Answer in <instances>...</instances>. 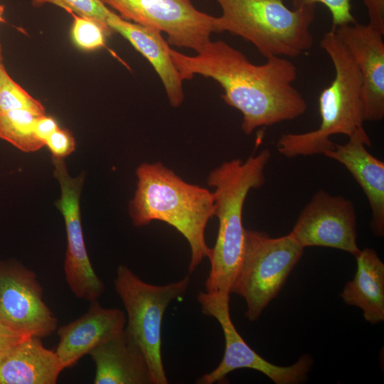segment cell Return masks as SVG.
<instances>
[{"label": "cell", "instance_id": "24", "mask_svg": "<svg viewBox=\"0 0 384 384\" xmlns=\"http://www.w3.org/2000/svg\"><path fill=\"white\" fill-rule=\"evenodd\" d=\"M321 4L329 11L332 28L356 23L352 14L351 0H292L293 8Z\"/></svg>", "mask_w": 384, "mask_h": 384}, {"label": "cell", "instance_id": "15", "mask_svg": "<svg viewBox=\"0 0 384 384\" xmlns=\"http://www.w3.org/2000/svg\"><path fill=\"white\" fill-rule=\"evenodd\" d=\"M87 311L57 330L55 351L63 367L70 368L94 348L122 331L125 314L119 309L105 308L98 299L90 302Z\"/></svg>", "mask_w": 384, "mask_h": 384}, {"label": "cell", "instance_id": "13", "mask_svg": "<svg viewBox=\"0 0 384 384\" xmlns=\"http://www.w3.org/2000/svg\"><path fill=\"white\" fill-rule=\"evenodd\" d=\"M359 70L365 121L384 117V41L380 31L358 23L332 28Z\"/></svg>", "mask_w": 384, "mask_h": 384}, {"label": "cell", "instance_id": "6", "mask_svg": "<svg viewBox=\"0 0 384 384\" xmlns=\"http://www.w3.org/2000/svg\"><path fill=\"white\" fill-rule=\"evenodd\" d=\"M189 282L188 275L170 284L154 285L124 265L117 269L114 284L127 313L124 330L142 351L154 384L169 383L161 351L162 320L169 304L186 292Z\"/></svg>", "mask_w": 384, "mask_h": 384}, {"label": "cell", "instance_id": "18", "mask_svg": "<svg viewBox=\"0 0 384 384\" xmlns=\"http://www.w3.org/2000/svg\"><path fill=\"white\" fill-rule=\"evenodd\" d=\"M63 369L41 338L26 336L0 363V384H55Z\"/></svg>", "mask_w": 384, "mask_h": 384}, {"label": "cell", "instance_id": "30", "mask_svg": "<svg viewBox=\"0 0 384 384\" xmlns=\"http://www.w3.org/2000/svg\"><path fill=\"white\" fill-rule=\"evenodd\" d=\"M3 63V52H2V46L0 43V64Z\"/></svg>", "mask_w": 384, "mask_h": 384}, {"label": "cell", "instance_id": "4", "mask_svg": "<svg viewBox=\"0 0 384 384\" xmlns=\"http://www.w3.org/2000/svg\"><path fill=\"white\" fill-rule=\"evenodd\" d=\"M320 45L333 63L334 78L319 97V127L304 133L284 134L279 138L277 151L287 158L324 154L334 148L331 137H350L364 128L362 80L358 66L333 29L324 33Z\"/></svg>", "mask_w": 384, "mask_h": 384}, {"label": "cell", "instance_id": "27", "mask_svg": "<svg viewBox=\"0 0 384 384\" xmlns=\"http://www.w3.org/2000/svg\"><path fill=\"white\" fill-rule=\"evenodd\" d=\"M23 338V336L14 332L0 321V363Z\"/></svg>", "mask_w": 384, "mask_h": 384}, {"label": "cell", "instance_id": "23", "mask_svg": "<svg viewBox=\"0 0 384 384\" xmlns=\"http://www.w3.org/2000/svg\"><path fill=\"white\" fill-rule=\"evenodd\" d=\"M70 14L73 16L71 37L76 46L85 50L105 46V39L109 36L100 25L92 19Z\"/></svg>", "mask_w": 384, "mask_h": 384}, {"label": "cell", "instance_id": "3", "mask_svg": "<svg viewBox=\"0 0 384 384\" xmlns=\"http://www.w3.org/2000/svg\"><path fill=\"white\" fill-rule=\"evenodd\" d=\"M270 156V150L265 149L245 161H225L208 176V185L214 188V216L218 219L217 239L208 257L210 270L205 282L208 293L231 294L244 252V203L251 189L264 185Z\"/></svg>", "mask_w": 384, "mask_h": 384}, {"label": "cell", "instance_id": "7", "mask_svg": "<svg viewBox=\"0 0 384 384\" xmlns=\"http://www.w3.org/2000/svg\"><path fill=\"white\" fill-rule=\"evenodd\" d=\"M304 249L290 233L271 238L245 229L243 256L231 293L245 300L249 321L257 320L277 295Z\"/></svg>", "mask_w": 384, "mask_h": 384}, {"label": "cell", "instance_id": "20", "mask_svg": "<svg viewBox=\"0 0 384 384\" xmlns=\"http://www.w3.org/2000/svg\"><path fill=\"white\" fill-rule=\"evenodd\" d=\"M40 115L23 109L0 112V138L25 152L38 150L45 145L34 132Z\"/></svg>", "mask_w": 384, "mask_h": 384}, {"label": "cell", "instance_id": "5", "mask_svg": "<svg viewBox=\"0 0 384 384\" xmlns=\"http://www.w3.org/2000/svg\"><path fill=\"white\" fill-rule=\"evenodd\" d=\"M222 14L216 32L227 31L251 43L265 58H295L314 43L311 26L316 5L289 9L286 0H215Z\"/></svg>", "mask_w": 384, "mask_h": 384}, {"label": "cell", "instance_id": "9", "mask_svg": "<svg viewBox=\"0 0 384 384\" xmlns=\"http://www.w3.org/2000/svg\"><path fill=\"white\" fill-rule=\"evenodd\" d=\"M197 299L203 314L215 318L220 324L225 343L220 363L214 370L200 377L197 383L223 381L228 373L241 368L258 370L276 384H297L306 380L313 363L309 356H302L293 365L279 366L264 359L245 343L230 318V295L200 292Z\"/></svg>", "mask_w": 384, "mask_h": 384}, {"label": "cell", "instance_id": "26", "mask_svg": "<svg viewBox=\"0 0 384 384\" xmlns=\"http://www.w3.org/2000/svg\"><path fill=\"white\" fill-rule=\"evenodd\" d=\"M368 11V24L384 34V0H362Z\"/></svg>", "mask_w": 384, "mask_h": 384}, {"label": "cell", "instance_id": "16", "mask_svg": "<svg viewBox=\"0 0 384 384\" xmlns=\"http://www.w3.org/2000/svg\"><path fill=\"white\" fill-rule=\"evenodd\" d=\"M88 355L95 365V384H154L142 351L124 329Z\"/></svg>", "mask_w": 384, "mask_h": 384}, {"label": "cell", "instance_id": "29", "mask_svg": "<svg viewBox=\"0 0 384 384\" xmlns=\"http://www.w3.org/2000/svg\"><path fill=\"white\" fill-rule=\"evenodd\" d=\"M4 6L0 1V23H4L6 21L4 17Z\"/></svg>", "mask_w": 384, "mask_h": 384}, {"label": "cell", "instance_id": "8", "mask_svg": "<svg viewBox=\"0 0 384 384\" xmlns=\"http://www.w3.org/2000/svg\"><path fill=\"white\" fill-rule=\"evenodd\" d=\"M124 20L164 32L169 44L199 52L216 32L215 17L190 0H100Z\"/></svg>", "mask_w": 384, "mask_h": 384}, {"label": "cell", "instance_id": "19", "mask_svg": "<svg viewBox=\"0 0 384 384\" xmlns=\"http://www.w3.org/2000/svg\"><path fill=\"white\" fill-rule=\"evenodd\" d=\"M356 259L354 278L345 285L341 297L345 304L359 307L364 319L375 324L384 320V264L369 247Z\"/></svg>", "mask_w": 384, "mask_h": 384}, {"label": "cell", "instance_id": "11", "mask_svg": "<svg viewBox=\"0 0 384 384\" xmlns=\"http://www.w3.org/2000/svg\"><path fill=\"white\" fill-rule=\"evenodd\" d=\"M53 160L54 175L61 188L60 198L55 205L64 218L67 235L65 281L77 298L91 302L102 295L105 284L91 265L84 241L80 210L83 176L70 177L63 159L53 157Z\"/></svg>", "mask_w": 384, "mask_h": 384}, {"label": "cell", "instance_id": "21", "mask_svg": "<svg viewBox=\"0 0 384 384\" xmlns=\"http://www.w3.org/2000/svg\"><path fill=\"white\" fill-rule=\"evenodd\" d=\"M28 110L38 114H46L43 104L30 95L16 83L0 64V112L14 110Z\"/></svg>", "mask_w": 384, "mask_h": 384}, {"label": "cell", "instance_id": "14", "mask_svg": "<svg viewBox=\"0 0 384 384\" xmlns=\"http://www.w3.org/2000/svg\"><path fill=\"white\" fill-rule=\"evenodd\" d=\"M371 141L365 128L348 137L344 144L335 143L324 155L343 165L366 194L372 211L370 228L375 235L384 236V162L368 151Z\"/></svg>", "mask_w": 384, "mask_h": 384}, {"label": "cell", "instance_id": "12", "mask_svg": "<svg viewBox=\"0 0 384 384\" xmlns=\"http://www.w3.org/2000/svg\"><path fill=\"white\" fill-rule=\"evenodd\" d=\"M304 248L319 246L359 254L356 213L353 203L343 196L319 190L302 210L290 232Z\"/></svg>", "mask_w": 384, "mask_h": 384}, {"label": "cell", "instance_id": "17", "mask_svg": "<svg viewBox=\"0 0 384 384\" xmlns=\"http://www.w3.org/2000/svg\"><path fill=\"white\" fill-rule=\"evenodd\" d=\"M107 24L126 38L151 64L164 86L172 107H179L184 98L183 80L169 53V44L161 33L121 18L113 11Z\"/></svg>", "mask_w": 384, "mask_h": 384}, {"label": "cell", "instance_id": "1", "mask_svg": "<svg viewBox=\"0 0 384 384\" xmlns=\"http://www.w3.org/2000/svg\"><path fill=\"white\" fill-rule=\"evenodd\" d=\"M169 53L183 80L200 75L220 85L225 103L242 113L241 128L246 135L259 127L295 119L308 109L293 85L297 66L284 57L272 56L255 65L221 40L210 41L192 56L171 48Z\"/></svg>", "mask_w": 384, "mask_h": 384}, {"label": "cell", "instance_id": "28", "mask_svg": "<svg viewBox=\"0 0 384 384\" xmlns=\"http://www.w3.org/2000/svg\"><path fill=\"white\" fill-rule=\"evenodd\" d=\"M58 127L56 121L53 117L46 114L38 116L34 123L35 134L45 144L46 139Z\"/></svg>", "mask_w": 384, "mask_h": 384}, {"label": "cell", "instance_id": "2", "mask_svg": "<svg viewBox=\"0 0 384 384\" xmlns=\"http://www.w3.org/2000/svg\"><path fill=\"white\" fill-rule=\"evenodd\" d=\"M137 186L129 212L137 227L151 221L165 222L176 228L191 248L189 274L208 257L205 230L214 216L213 193L185 181L161 162L143 163L136 171Z\"/></svg>", "mask_w": 384, "mask_h": 384}, {"label": "cell", "instance_id": "10", "mask_svg": "<svg viewBox=\"0 0 384 384\" xmlns=\"http://www.w3.org/2000/svg\"><path fill=\"white\" fill-rule=\"evenodd\" d=\"M0 321L23 336L42 338L58 328L36 274L13 259L0 260Z\"/></svg>", "mask_w": 384, "mask_h": 384}, {"label": "cell", "instance_id": "22", "mask_svg": "<svg viewBox=\"0 0 384 384\" xmlns=\"http://www.w3.org/2000/svg\"><path fill=\"white\" fill-rule=\"evenodd\" d=\"M31 4L39 8L46 4L59 6L69 13L83 16L97 22L108 36L113 32L107 24V18L113 12L100 0H31Z\"/></svg>", "mask_w": 384, "mask_h": 384}, {"label": "cell", "instance_id": "25", "mask_svg": "<svg viewBox=\"0 0 384 384\" xmlns=\"http://www.w3.org/2000/svg\"><path fill=\"white\" fill-rule=\"evenodd\" d=\"M45 145L48 146L53 157L63 159L75 150V142L68 129L58 127L46 139Z\"/></svg>", "mask_w": 384, "mask_h": 384}]
</instances>
